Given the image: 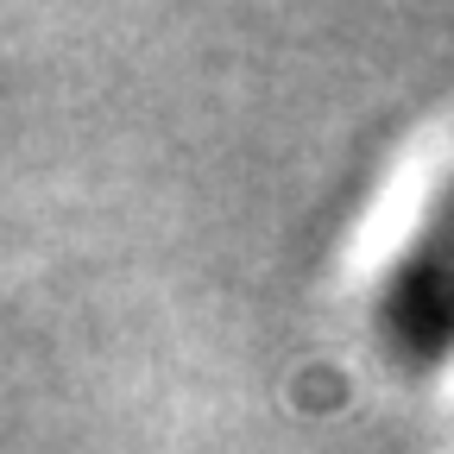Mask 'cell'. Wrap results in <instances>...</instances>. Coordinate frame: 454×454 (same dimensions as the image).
Wrapping results in <instances>:
<instances>
[{"instance_id": "cell-1", "label": "cell", "mask_w": 454, "mask_h": 454, "mask_svg": "<svg viewBox=\"0 0 454 454\" xmlns=\"http://www.w3.org/2000/svg\"><path fill=\"white\" fill-rule=\"evenodd\" d=\"M379 340L404 372H442L454 360V190L397 247L379 284Z\"/></svg>"}]
</instances>
